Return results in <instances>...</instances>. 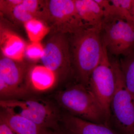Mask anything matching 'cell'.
<instances>
[{"instance_id": "cell-20", "label": "cell", "mask_w": 134, "mask_h": 134, "mask_svg": "<svg viewBox=\"0 0 134 134\" xmlns=\"http://www.w3.org/2000/svg\"><path fill=\"white\" fill-rule=\"evenodd\" d=\"M23 1V0H1V12L5 15H7L16 6L21 4Z\"/></svg>"}, {"instance_id": "cell-9", "label": "cell", "mask_w": 134, "mask_h": 134, "mask_svg": "<svg viewBox=\"0 0 134 134\" xmlns=\"http://www.w3.org/2000/svg\"><path fill=\"white\" fill-rule=\"evenodd\" d=\"M28 70L23 63L2 54L0 59V94L2 99H18L28 93L29 87L23 83Z\"/></svg>"}, {"instance_id": "cell-15", "label": "cell", "mask_w": 134, "mask_h": 134, "mask_svg": "<svg viewBox=\"0 0 134 134\" xmlns=\"http://www.w3.org/2000/svg\"><path fill=\"white\" fill-rule=\"evenodd\" d=\"M0 120L7 124L15 134H45L46 131L30 120L3 110Z\"/></svg>"}, {"instance_id": "cell-18", "label": "cell", "mask_w": 134, "mask_h": 134, "mask_svg": "<svg viewBox=\"0 0 134 134\" xmlns=\"http://www.w3.org/2000/svg\"><path fill=\"white\" fill-rule=\"evenodd\" d=\"M120 66L126 87L134 97V50L121 60Z\"/></svg>"}, {"instance_id": "cell-7", "label": "cell", "mask_w": 134, "mask_h": 134, "mask_svg": "<svg viewBox=\"0 0 134 134\" xmlns=\"http://www.w3.org/2000/svg\"><path fill=\"white\" fill-rule=\"evenodd\" d=\"M104 51L100 62L92 73L88 87L102 106L108 122L110 119V105L115 88V79L112 63L103 44Z\"/></svg>"}, {"instance_id": "cell-21", "label": "cell", "mask_w": 134, "mask_h": 134, "mask_svg": "<svg viewBox=\"0 0 134 134\" xmlns=\"http://www.w3.org/2000/svg\"><path fill=\"white\" fill-rule=\"evenodd\" d=\"M0 134H15L7 124L0 120Z\"/></svg>"}, {"instance_id": "cell-12", "label": "cell", "mask_w": 134, "mask_h": 134, "mask_svg": "<svg viewBox=\"0 0 134 134\" xmlns=\"http://www.w3.org/2000/svg\"><path fill=\"white\" fill-rule=\"evenodd\" d=\"M58 79L53 71L44 65H35L28 70L26 82L29 88L44 92L52 88Z\"/></svg>"}, {"instance_id": "cell-3", "label": "cell", "mask_w": 134, "mask_h": 134, "mask_svg": "<svg viewBox=\"0 0 134 134\" xmlns=\"http://www.w3.org/2000/svg\"><path fill=\"white\" fill-rule=\"evenodd\" d=\"M112 63L115 88L110 103V118L120 133L134 134V97L125 85L120 63Z\"/></svg>"}, {"instance_id": "cell-1", "label": "cell", "mask_w": 134, "mask_h": 134, "mask_svg": "<svg viewBox=\"0 0 134 134\" xmlns=\"http://www.w3.org/2000/svg\"><path fill=\"white\" fill-rule=\"evenodd\" d=\"M101 25L82 27L70 34L72 64L80 83L87 87L92 73L99 64L103 55Z\"/></svg>"}, {"instance_id": "cell-22", "label": "cell", "mask_w": 134, "mask_h": 134, "mask_svg": "<svg viewBox=\"0 0 134 134\" xmlns=\"http://www.w3.org/2000/svg\"><path fill=\"white\" fill-rule=\"evenodd\" d=\"M45 134H69L68 133H60V132H52V131H50V132H48V131H47L46 132Z\"/></svg>"}, {"instance_id": "cell-17", "label": "cell", "mask_w": 134, "mask_h": 134, "mask_svg": "<svg viewBox=\"0 0 134 134\" xmlns=\"http://www.w3.org/2000/svg\"><path fill=\"white\" fill-rule=\"evenodd\" d=\"M24 25L29 38L31 42H40L50 32L48 25L40 19H32Z\"/></svg>"}, {"instance_id": "cell-10", "label": "cell", "mask_w": 134, "mask_h": 134, "mask_svg": "<svg viewBox=\"0 0 134 134\" xmlns=\"http://www.w3.org/2000/svg\"><path fill=\"white\" fill-rule=\"evenodd\" d=\"M62 120L69 134H118L109 125L90 122L68 114Z\"/></svg>"}, {"instance_id": "cell-4", "label": "cell", "mask_w": 134, "mask_h": 134, "mask_svg": "<svg viewBox=\"0 0 134 134\" xmlns=\"http://www.w3.org/2000/svg\"><path fill=\"white\" fill-rule=\"evenodd\" d=\"M3 110L31 121L44 129H56L59 117L52 105L41 99H1Z\"/></svg>"}, {"instance_id": "cell-2", "label": "cell", "mask_w": 134, "mask_h": 134, "mask_svg": "<svg viewBox=\"0 0 134 134\" xmlns=\"http://www.w3.org/2000/svg\"><path fill=\"white\" fill-rule=\"evenodd\" d=\"M58 103L70 114L82 119L109 125L102 106L88 87L80 83L57 95Z\"/></svg>"}, {"instance_id": "cell-13", "label": "cell", "mask_w": 134, "mask_h": 134, "mask_svg": "<svg viewBox=\"0 0 134 134\" xmlns=\"http://www.w3.org/2000/svg\"><path fill=\"white\" fill-rule=\"evenodd\" d=\"M45 1L23 0L7 15L14 23L23 24L33 19H41Z\"/></svg>"}, {"instance_id": "cell-23", "label": "cell", "mask_w": 134, "mask_h": 134, "mask_svg": "<svg viewBox=\"0 0 134 134\" xmlns=\"http://www.w3.org/2000/svg\"><path fill=\"white\" fill-rule=\"evenodd\" d=\"M133 24L134 25V0H133Z\"/></svg>"}, {"instance_id": "cell-19", "label": "cell", "mask_w": 134, "mask_h": 134, "mask_svg": "<svg viewBox=\"0 0 134 134\" xmlns=\"http://www.w3.org/2000/svg\"><path fill=\"white\" fill-rule=\"evenodd\" d=\"M44 54V46L40 42H31L26 45L25 55L29 59L37 61L41 59Z\"/></svg>"}, {"instance_id": "cell-14", "label": "cell", "mask_w": 134, "mask_h": 134, "mask_svg": "<svg viewBox=\"0 0 134 134\" xmlns=\"http://www.w3.org/2000/svg\"><path fill=\"white\" fill-rule=\"evenodd\" d=\"M75 2L77 14L84 27L102 24L104 14L96 0H75Z\"/></svg>"}, {"instance_id": "cell-6", "label": "cell", "mask_w": 134, "mask_h": 134, "mask_svg": "<svg viewBox=\"0 0 134 134\" xmlns=\"http://www.w3.org/2000/svg\"><path fill=\"white\" fill-rule=\"evenodd\" d=\"M103 44L116 55H129L134 50V25L120 17H105L101 25Z\"/></svg>"}, {"instance_id": "cell-8", "label": "cell", "mask_w": 134, "mask_h": 134, "mask_svg": "<svg viewBox=\"0 0 134 134\" xmlns=\"http://www.w3.org/2000/svg\"><path fill=\"white\" fill-rule=\"evenodd\" d=\"M41 60L43 65L53 71L59 79L67 76L71 70L72 61L66 34H52L44 46Z\"/></svg>"}, {"instance_id": "cell-11", "label": "cell", "mask_w": 134, "mask_h": 134, "mask_svg": "<svg viewBox=\"0 0 134 134\" xmlns=\"http://www.w3.org/2000/svg\"><path fill=\"white\" fill-rule=\"evenodd\" d=\"M1 25L2 54L16 61L22 62L26 46L25 42L14 32Z\"/></svg>"}, {"instance_id": "cell-16", "label": "cell", "mask_w": 134, "mask_h": 134, "mask_svg": "<svg viewBox=\"0 0 134 134\" xmlns=\"http://www.w3.org/2000/svg\"><path fill=\"white\" fill-rule=\"evenodd\" d=\"M103 10L105 17L114 15L133 23V0H96Z\"/></svg>"}, {"instance_id": "cell-5", "label": "cell", "mask_w": 134, "mask_h": 134, "mask_svg": "<svg viewBox=\"0 0 134 134\" xmlns=\"http://www.w3.org/2000/svg\"><path fill=\"white\" fill-rule=\"evenodd\" d=\"M41 20L52 34H71L84 27L77 14L75 0L45 1Z\"/></svg>"}]
</instances>
